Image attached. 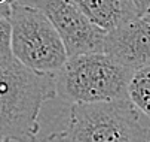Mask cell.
Here are the masks:
<instances>
[{
    "mask_svg": "<svg viewBox=\"0 0 150 142\" xmlns=\"http://www.w3.org/2000/svg\"><path fill=\"white\" fill-rule=\"evenodd\" d=\"M55 96L54 75L33 72L12 54L0 57V138L37 142L42 106Z\"/></svg>",
    "mask_w": 150,
    "mask_h": 142,
    "instance_id": "6da1fadb",
    "label": "cell"
},
{
    "mask_svg": "<svg viewBox=\"0 0 150 142\" xmlns=\"http://www.w3.org/2000/svg\"><path fill=\"white\" fill-rule=\"evenodd\" d=\"M61 142H149L150 121L128 99L71 105Z\"/></svg>",
    "mask_w": 150,
    "mask_h": 142,
    "instance_id": "7a4b0ae2",
    "label": "cell"
},
{
    "mask_svg": "<svg viewBox=\"0 0 150 142\" xmlns=\"http://www.w3.org/2000/svg\"><path fill=\"white\" fill-rule=\"evenodd\" d=\"M131 76L132 72L105 54L73 55L54 73L55 94L71 105L128 99L126 87Z\"/></svg>",
    "mask_w": 150,
    "mask_h": 142,
    "instance_id": "3957f363",
    "label": "cell"
},
{
    "mask_svg": "<svg viewBox=\"0 0 150 142\" xmlns=\"http://www.w3.org/2000/svg\"><path fill=\"white\" fill-rule=\"evenodd\" d=\"M11 54L30 70L57 73L67 62V52L46 15L34 6L11 2Z\"/></svg>",
    "mask_w": 150,
    "mask_h": 142,
    "instance_id": "277c9868",
    "label": "cell"
},
{
    "mask_svg": "<svg viewBox=\"0 0 150 142\" xmlns=\"http://www.w3.org/2000/svg\"><path fill=\"white\" fill-rule=\"evenodd\" d=\"M42 11L52 23L67 57L103 54L105 32L97 27L73 3L67 0H16Z\"/></svg>",
    "mask_w": 150,
    "mask_h": 142,
    "instance_id": "5b68a950",
    "label": "cell"
},
{
    "mask_svg": "<svg viewBox=\"0 0 150 142\" xmlns=\"http://www.w3.org/2000/svg\"><path fill=\"white\" fill-rule=\"evenodd\" d=\"M103 54L129 72H135L150 62V23L135 16L105 32Z\"/></svg>",
    "mask_w": 150,
    "mask_h": 142,
    "instance_id": "8992f818",
    "label": "cell"
},
{
    "mask_svg": "<svg viewBox=\"0 0 150 142\" xmlns=\"http://www.w3.org/2000/svg\"><path fill=\"white\" fill-rule=\"evenodd\" d=\"M73 3L91 23L109 32L138 16L132 0H67Z\"/></svg>",
    "mask_w": 150,
    "mask_h": 142,
    "instance_id": "52a82bcc",
    "label": "cell"
},
{
    "mask_svg": "<svg viewBox=\"0 0 150 142\" xmlns=\"http://www.w3.org/2000/svg\"><path fill=\"white\" fill-rule=\"evenodd\" d=\"M126 97L150 121V62L132 73L126 87Z\"/></svg>",
    "mask_w": 150,
    "mask_h": 142,
    "instance_id": "ba28073f",
    "label": "cell"
},
{
    "mask_svg": "<svg viewBox=\"0 0 150 142\" xmlns=\"http://www.w3.org/2000/svg\"><path fill=\"white\" fill-rule=\"evenodd\" d=\"M11 54V24L8 18H0V57Z\"/></svg>",
    "mask_w": 150,
    "mask_h": 142,
    "instance_id": "9c48e42d",
    "label": "cell"
},
{
    "mask_svg": "<svg viewBox=\"0 0 150 142\" xmlns=\"http://www.w3.org/2000/svg\"><path fill=\"white\" fill-rule=\"evenodd\" d=\"M132 3H134V8L138 16H143L146 11L150 8V0H132Z\"/></svg>",
    "mask_w": 150,
    "mask_h": 142,
    "instance_id": "30bf717a",
    "label": "cell"
},
{
    "mask_svg": "<svg viewBox=\"0 0 150 142\" xmlns=\"http://www.w3.org/2000/svg\"><path fill=\"white\" fill-rule=\"evenodd\" d=\"M9 11H11V3L5 8L0 6V18H8L9 16Z\"/></svg>",
    "mask_w": 150,
    "mask_h": 142,
    "instance_id": "8fae6325",
    "label": "cell"
},
{
    "mask_svg": "<svg viewBox=\"0 0 150 142\" xmlns=\"http://www.w3.org/2000/svg\"><path fill=\"white\" fill-rule=\"evenodd\" d=\"M37 142H61L58 138H57V135L55 133H52L51 136H48V138H45L43 141H37Z\"/></svg>",
    "mask_w": 150,
    "mask_h": 142,
    "instance_id": "7c38bea8",
    "label": "cell"
},
{
    "mask_svg": "<svg viewBox=\"0 0 150 142\" xmlns=\"http://www.w3.org/2000/svg\"><path fill=\"white\" fill-rule=\"evenodd\" d=\"M143 18L146 19V21H149V23H150V8H149V9L146 11V14L143 15Z\"/></svg>",
    "mask_w": 150,
    "mask_h": 142,
    "instance_id": "4fadbf2b",
    "label": "cell"
},
{
    "mask_svg": "<svg viewBox=\"0 0 150 142\" xmlns=\"http://www.w3.org/2000/svg\"><path fill=\"white\" fill-rule=\"evenodd\" d=\"M11 2H12V0H0V6H2V8H5V6H8Z\"/></svg>",
    "mask_w": 150,
    "mask_h": 142,
    "instance_id": "5bb4252c",
    "label": "cell"
},
{
    "mask_svg": "<svg viewBox=\"0 0 150 142\" xmlns=\"http://www.w3.org/2000/svg\"><path fill=\"white\" fill-rule=\"evenodd\" d=\"M0 142H8V141H5V139H2V138H0Z\"/></svg>",
    "mask_w": 150,
    "mask_h": 142,
    "instance_id": "9a60e30c",
    "label": "cell"
},
{
    "mask_svg": "<svg viewBox=\"0 0 150 142\" xmlns=\"http://www.w3.org/2000/svg\"><path fill=\"white\" fill-rule=\"evenodd\" d=\"M149 142H150V141H149Z\"/></svg>",
    "mask_w": 150,
    "mask_h": 142,
    "instance_id": "2e32d148",
    "label": "cell"
}]
</instances>
